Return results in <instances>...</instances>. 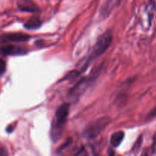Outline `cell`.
I'll return each mask as SVG.
<instances>
[{
	"mask_svg": "<svg viewBox=\"0 0 156 156\" xmlns=\"http://www.w3.org/2000/svg\"><path fill=\"white\" fill-rule=\"evenodd\" d=\"M0 156H8V152L4 147H0Z\"/></svg>",
	"mask_w": 156,
	"mask_h": 156,
	"instance_id": "obj_12",
	"label": "cell"
},
{
	"mask_svg": "<svg viewBox=\"0 0 156 156\" xmlns=\"http://www.w3.org/2000/svg\"><path fill=\"white\" fill-rule=\"evenodd\" d=\"M27 50L20 46L13 44H2L0 45V54L2 56H21L26 54Z\"/></svg>",
	"mask_w": 156,
	"mask_h": 156,
	"instance_id": "obj_4",
	"label": "cell"
},
{
	"mask_svg": "<svg viewBox=\"0 0 156 156\" xmlns=\"http://www.w3.org/2000/svg\"><path fill=\"white\" fill-rule=\"evenodd\" d=\"M155 118H156V106L148 114L147 117H146V120H152Z\"/></svg>",
	"mask_w": 156,
	"mask_h": 156,
	"instance_id": "obj_10",
	"label": "cell"
},
{
	"mask_svg": "<svg viewBox=\"0 0 156 156\" xmlns=\"http://www.w3.org/2000/svg\"><path fill=\"white\" fill-rule=\"evenodd\" d=\"M42 24V22L37 17H34L27 21L24 24V27L29 30H34V29L39 28Z\"/></svg>",
	"mask_w": 156,
	"mask_h": 156,
	"instance_id": "obj_8",
	"label": "cell"
},
{
	"mask_svg": "<svg viewBox=\"0 0 156 156\" xmlns=\"http://www.w3.org/2000/svg\"><path fill=\"white\" fill-rule=\"evenodd\" d=\"M29 39L30 37L27 34L21 33H10L6 34L0 35V45L1 44H5L8 43H19L25 42Z\"/></svg>",
	"mask_w": 156,
	"mask_h": 156,
	"instance_id": "obj_5",
	"label": "cell"
},
{
	"mask_svg": "<svg viewBox=\"0 0 156 156\" xmlns=\"http://www.w3.org/2000/svg\"><path fill=\"white\" fill-rule=\"evenodd\" d=\"M0 147H1V146H0Z\"/></svg>",
	"mask_w": 156,
	"mask_h": 156,
	"instance_id": "obj_14",
	"label": "cell"
},
{
	"mask_svg": "<svg viewBox=\"0 0 156 156\" xmlns=\"http://www.w3.org/2000/svg\"><path fill=\"white\" fill-rule=\"evenodd\" d=\"M113 41V34L111 30H107L105 33L98 37L97 41L93 47L92 50L91 52L89 58H88V62L98 58L101 55H103L111 46Z\"/></svg>",
	"mask_w": 156,
	"mask_h": 156,
	"instance_id": "obj_2",
	"label": "cell"
},
{
	"mask_svg": "<svg viewBox=\"0 0 156 156\" xmlns=\"http://www.w3.org/2000/svg\"><path fill=\"white\" fill-rule=\"evenodd\" d=\"M6 70V62L4 59L0 58V76L5 73Z\"/></svg>",
	"mask_w": 156,
	"mask_h": 156,
	"instance_id": "obj_9",
	"label": "cell"
},
{
	"mask_svg": "<svg viewBox=\"0 0 156 156\" xmlns=\"http://www.w3.org/2000/svg\"><path fill=\"white\" fill-rule=\"evenodd\" d=\"M142 142H143V137H140V138L138 139V140L136 141V143L135 146H133V151H135V152H137V151L140 149V146H141V144H142Z\"/></svg>",
	"mask_w": 156,
	"mask_h": 156,
	"instance_id": "obj_11",
	"label": "cell"
},
{
	"mask_svg": "<svg viewBox=\"0 0 156 156\" xmlns=\"http://www.w3.org/2000/svg\"><path fill=\"white\" fill-rule=\"evenodd\" d=\"M124 136L125 133L123 131H118V132L114 133L111 137V144L112 145L113 147H118L123 142Z\"/></svg>",
	"mask_w": 156,
	"mask_h": 156,
	"instance_id": "obj_7",
	"label": "cell"
},
{
	"mask_svg": "<svg viewBox=\"0 0 156 156\" xmlns=\"http://www.w3.org/2000/svg\"><path fill=\"white\" fill-rule=\"evenodd\" d=\"M70 105L63 103L57 108L55 114V117L52 123L50 136L53 142H56L62 135V129L66 123L69 114Z\"/></svg>",
	"mask_w": 156,
	"mask_h": 156,
	"instance_id": "obj_1",
	"label": "cell"
},
{
	"mask_svg": "<svg viewBox=\"0 0 156 156\" xmlns=\"http://www.w3.org/2000/svg\"><path fill=\"white\" fill-rule=\"evenodd\" d=\"M111 122L109 117H101L92 122H90L84 129L83 135L88 139H94L107 127Z\"/></svg>",
	"mask_w": 156,
	"mask_h": 156,
	"instance_id": "obj_3",
	"label": "cell"
},
{
	"mask_svg": "<svg viewBox=\"0 0 156 156\" xmlns=\"http://www.w3.org/2000/svg\"><path fill=\"white\" fill-rule=\"evenodd\" d=\"M152 150L154 152H156V133L153 137V145H152Z\"/></svg>",
	"mask_w": 156,
	"mask_h": 156,
	"instance_id": "obj_13",
	"label": "cell"
},
{
	"mask_svg": "<svg viewBox=\"0 0 156 156\" xmlns=\"http://www.w3.org/2000/svg\"><path fill=\"white\" fill-rule=\"evenodd\" d=\"M18 7L22 12L31 13L36 12L38 10L37 5L32 0H18Z\"/></svg>",
	"mask_w": 156,
	"mask_h": 156,
	"instance_id": "obj_6",
	"label": "cell"
}]
</instances>
